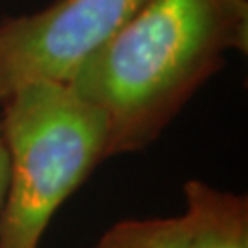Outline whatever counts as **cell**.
<instances>
[{"label": "cell", "instance_id": "obj_2", "mask_svg": "<svg viewBox=\"0 0 248 248\" xmlns=\"http://www.w3.org/2000/svg\"><path fill=\"white\" fill-rule=\"evenodd\" d=\"M0 107L9 160L0 248H39L57 208L107 160L105 114L59 81L24 85Z\"/></svg>", "mask_w": 248, "mask_h": 248}, {"label": "cell", "instance_id": "obj_6", "mask_svg": "<svg viewBox=\"0 0 248 248\" xmlns=\"http://www.w3.org/2000/svg\"><path fill=\"white\" fill-rule=\"evenodd\" d=\"M8 151H6V145H4V140H2V129H0V212H2L4 199H6V189H8Z\"/></svg>", "mask_w": 248, "mask_h": 248}, {"label": "cell", "instance_id": "obj_3", "mask_svg": "<svg viewBox=\"0 0 248 248\" xmlns=\"http://www.w3.org/2000/svg\"><path fill=\"white\" fill-rule=\"evenodd\" d=\"M147 0H55L0 20V105L35 81L66 83Z\"/></svg>", "mask_w": 248, "mask_h": 248}, {"label": "cell", "instance_id": "obj_5", "mask_svg": "<svg viewBox=\"0 0 248 248\" xmlns=\"http://www.w3.org/2000/svg\"><path fill=\"white\" fill-rule=\"evenodd\" d=\"M96 248H191V230L186 215L131 219L108 228Z\"/></svg>", "mask_w": 248, "mask_h": 248}, {"label": "cell", "instance_id": "obj_4", "mask_svg": "<svg viewBox=\"0 0 248 248\" xmlns=\"http://www.w3.org/2000/svg\"><path fill=\"white\" fill-rule=\"evenodd\" d=\"M191 248H248V199L187 180L184 186Z\"/></svg>", "mask_w": 248, "mask_h": 248}, {"label": "cell", "instance_id": "obj_1", "mask_svg": "<svg viewBox=\"0 0 248 248\" xmlns=\"http://www.w3.org/2000/svg\"><path fill=\"white\" fill-rule=\"evenodd\" d=\"M228 52H248V0H147L66 85L105 114L112 158L155 142Z\"/></svg>", "mask_w": 248, "mask_h": 248}]
</instances>
